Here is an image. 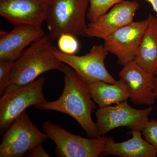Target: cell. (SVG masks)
I'll return each mask as SVG.
<instances>
[{"label": "cell", "mask_w": 157, "mask_h": 157, "mask_svg": "<svg viewBox=\"0 0 157 157\" xmlns=\"http://www.w3.org/2000/svg\"><path fill=\"white\" fill-rule=\"evenodd\" d=\"M119 76L125 83L129 98L133 104H154L157 98L155 93V75L144 70L134 60L123 66Z\"/></svg>", "instance_id": "7c38bea8"}, {"label": "cell", "mask_w": 157, "mask_h": 157, "mask_svg": "<svg viewBox=\"0 0 157 157\" xmlns=\"http://www.w3.org/2000/svg\"><path fill=\"white\" fill-rule=\"evenodd\" d=\"M140 4L136 0L118 3L105 14L87 24L86 37L105 40L118 30L134 21Z\"/></svg>", "instance_id": "30bf717a"}, {"label": "cell", "mask_w": 157, "mask_h": 157, "mask_svg": "<svg viewBox=\"0 0 157 157\" xmlns=\"http://www.w3.org/2000/svg\"><path fill=\"white\" fill-rule=\"evenodd\" d=\"M45 35L41 26L18 25L9 32H0V61L14 63L26 47Z\"/></svg>", "instance_id": "4fadbf2b"}, {"label": "cell", "mask_w": 157, "mask_h": 157, "mask_svg": "<svg viewBox=\"0 0 157 157\" xmlns=\"http://www.w3.org/2000/svg\"><path fill=\"white\" fill-rule=\"evenodd\" d=\"M49 4V0H0V14L15 26H41Z\"/></svg>", "instance_id": "8fae6325"}, {"label": "cell", "mask_w": 157, "mask_h": 157, "mask_svg": "<svg viewBox=\"0 0 157 157\" xmlns=\"http://www.w3.org/2000/svg\"><path fill=\"white\" fill-rule=\"evenodd\" d=\"M141 132L144 140L154 147L157 153V120L149 121Z\"/></svg>", "instance_id": "ffe728a7"}, {"label": "cell", "mask_w": 157, "mask_h": 157, "mask_svg": "<svg viewBox=\"0 0 157 157\" xmlns=\"http://www.w3.org/2000/svg\"><path fill=\"white\" fill-rule=\"evenodd\" d=\"M76 38L70 34H62L57 40L59 50L66 54H75L79 48Z\"/></svg>", "instance_id": "ac0fdd59"}, {"label": "cell", "mask_w": 157, "mask_h": 157, "mask_svg": "<svg viewBox=\"0 0 157 157\" xmlns=\"http://www.w3.org/2000/svg\"><path fill=\"white\" fill-rule=\"evenodd\" d=\"M48 137L33 124L25 111L14 121L3 136L0 157L24 156L32 147Z\"/></svg>", "instance_id": "8992f818"}, {"label": "cell", "mask_w": 157, "mask_h": 157, "mask_svg": "<svg viewBox=\"0 0 157 157\" xmlns=\"http://www.w3.org/2000/svg\"><path fill=\"white\" fill-rule=\"evenodd\" d=\"M141 132L132 131V138L122 142H116L109 137L105 150L101 155L120 157H156L157 153L151 145L142 137Z\"/></svg>", "instance_id": "5bb4252c"}, {"label": "cell", "mask_w": 157, "mask_h": 157, "mask_svg": "<svg viewBox=\"0 0 157 157\" xmlns=\"http://www.w3.org/2000/svg\"><path fill=\"white\" fill-rule=\"evenodd\" d=\"M155 75H157V69L155 73Z\"/></svg>", "instance_id": "cb8c5ba5"}, {"label": "cell", "mask_w": 157, "mask_h": 157, "mask_svg": "<svg viewBox=\"0 0 157 157\" xmlns=\"http://www.w3.org/2000/svg\"><path fill=\"white\" fill-rule=\"evenodd\" d=\"M151 5L153 10L157 13V0H144Z\"/></svg>", "instance_id": "7402d4cb"}, {"label": "cell", "mask_w": 157, "mask_h": 157, "mask_svg": "<svg viewBox=\"0 0 157 157\" xmlns=\"http://www.w3.org/2000/svg\"><path fill=\"white\" fill-rule=\"evenodd\" d=\"M152 107L145 109L133 108L127 101L98 109L96 112V125L101 136H104L113 129L126 127L132 131L142 132L149 122Z\"/></svg>", "instance_id": "52a82bcc"}, {"label": "cell", "mask_w": 157, "mask_h": 157, "mask_svg": "<svg viewBox=\"0 0 157 157\" xmlns=\"http://www.w3.org/2000/svg\"><path fill=\"white\" fill-rule=\"evenodd\" d=\"M54 46L45 35L33 42L13 63L9 86H22L33 82L42 73L59 70L64 63L53 52Z\"/></svg>", "instance_id": "7a4b0ae2"}, {"label": "cell", "mask_w": 157, "mask_h": 157, "mask_svg": "<svg viewBox=\"0 0 157 157\" xmlns=\"http://www.w3.org/2000/svg\"><path fill=\"white\" fill-rule=\"evenodd\" d=\"M42 130L56 144L55 153L60 157H98L105 150L109 137L86 138L74 135L50 121L42 124Z\"/></svg>", "instance_id": "277c9868"}, {"label": "cell", "mask_w": 157, "mask_h": 157, "mask_svg": "<svg viewBox=\"0 0 157 157\" xmlns=\"http://www.w3.org/2000/svg\"><path fill=\"white\" fill-rule=\"evenodd\" d=\"M154 85L155 94L157 98V75H156V76H155Z\"/></svg>", "instance_id": "603a6c76"}, {"label": "cell", "mask_w": 157, "mask_h": 157, "mask_svg": "<svg viewBox=\"0 0 157 157\" xmlns=\"http://www.w3.org/2000/svg\"><path fill=\"white\" fill-rule=\"evenodd\" d=\"M148 25L135 61L147 72L155 75L157 69V17L150 14Z\"/></svg>", "instance_id": "9a60e30c"}, {"label": "cell", "mask_w": 157, "mask_h": 157, "mask_svg": "<svg viewBox=\"0 0 157 157\" xmlns=\"http://www.w3.org/2000/svg\"><path fill=\"white\" fill-rule=\"evenodd\" d=\"M46 78L41 77L22 86H8L0 99V128L10 126L26 109L47 101L43 93Z\"/></svg>", "instance_id": "5b68a950"}, {"label": "cell", "mask_w": 157, "mask_h": 157, "mask_svg": "<svg viewBox=\"0 0 157 157\" xmlns=\"http://www.w3.org/2000/svg\"><path fill=\"white\" fill-rule=\"evenodd\" d=\"M14 63L0 61V94H2L11 82L12 68Z\"/></svg>", "instance_id": "d6986e66"}, {"label": "cell", "mask_w": 157, "mask_h": 157, "mask_svg": "<svg viewBox=\"0 0 157 157\" xmlns=\"http://www.w3.org/2000/svg\"><path fill=\"white\" fill-rule=\"evenodd\" d=\"M86 82L91 97L100 108L127 101L130 97L125 83L120 79L113 84L102 81Z\"/></svg>", "instance_id": "2e32d148"}, {"label": "cell", "mask_w": 157, "mask_h": 157, "mask_svg": "<svg viewBox=\"0 0 157 157\" xmlns=\"http://www.w3.org/2000/svg\"><path fill=\"white\" fill-rule=\"evenodd\" d=\"M49 9L45 21L48 36L52 42L61 35L68 34L76 38L85 37L86 22L89 0H49Z\"/></svg>", "instance_id": "3957f363"}, {"label": "cell", "mask_w": 157, "mask_h": 157, "mask_svg": "<svg viewBox=\"0 0 157 157\" xmlns=\"http://www.w3.org/2000/svg\"><path fill=\"white\" fill-rule=\"evenodd\" d=\"M53 52L59 60L71 67L86 81L117 82L107 70L105 60L109 52L104 45H95L83 56L67 55L54 47Z\"/></svg>", "instance_id": "ba28073f"}, {"label": "cell", "mask_w": 157, "mask_h": 157, "mask_svg": "<svg viewBox=\"0 0 157 157\" xmlns=\"http://www.w3.org/2000/svg\"><path fill=\"white\" fill-rule=\"evenodd\" d=\"M147 25V19L133 21L104 40V46L117 57L118 63L123 66L135 60Z\"/></svg>", "instance_id": "9c48e42d"}, {"label": "cell", "mask_w": 157, "mask_h": 157, "mask_svg": "<svg viewBox=\"0 0 157 157\" xmlns=\"http://www.w3.org/2000/svg\"><path fill=\"white\" fill-rule=\"evenodd\" d=\"M28 157H50L46 152L42 145V143L39 144L32 147L27 152Z\"/></svg>", "instance_id": "44dd1931"}, {"label": "cell", "mask_w": 157, "mask_h": 157, "mask_svg": "<svg viewBox=\"0 0 157 157\" xmlns=\"http://www.w3.org/2000/svg\"><path fill=\"white\" fill-rule=\"evenodd\" d=\"M59 71L65 75L64 88L61 96L56 101H47L34 107L39 110H55L67 114L77 121L89 137H100L92 118V113L96 106L87 82L64 63Z\"/></svg>", "instance_id": "6da1fadb"}, {"label": "cell", "mask_w": 157, "mask_h": 157, "mask_svg": "<svg viewBox=\"0 0 157 157\" xmlns=\"http://www.w3.org/2000/svg\"><path fill=\"white\" fill-rule=\"evenodd\" d=\"M124 0H89L87 17L90 22L95 21L105 14L113 6Z\"/></svg>", "instance_id": "e0dca14e"}]
</instances>
